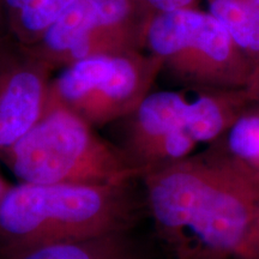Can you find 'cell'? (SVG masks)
Here are the masks:
<instances>
[{
	"label": "cell",
	"mask_w": 259,
	"mask_h": 259,
	"mask_svg": "<svg viewBox=\"0 0 259 259\" xmlns=\"http://www.w3.org/2000/svg\"><path fill=\"white\" fill-rule=\"evenodd\" d=\"M145 206L177 257H235L259 206V174L212 143L141 178Z\"/></svg>",
	"instance_id": "6da1fadb"
},
{
	"label": "cell",
	"mask_w": 259,
	"mask_h": 259,
	"mask_svg": "<svg viewBox=\"0 0 259 259\" xmlns=\"http://www.w3.org/2000/svg\"><path fill=\"white\" fill-rule=\"evenodd\" d=\"M141 180V179H139ZM139 180L106 185L21 183L0 203V259L54 242L136 228Z\"/></svg>",
	"instance_id": "7a4b0ae2"
},
{
	"label": "cell",
	"mask_w": 259,
	"mask_h": 259,
	"mask_svg": "<svg viewBox=\"0 0 259 259\" xmlns=\"http://www.w3.org/2000/svg\"><path fill=\"white\" fill-rule=\"evenodd\" d=\"M244 100L234 90L186 88L151 92L121 121L124 151L141 178L215 143L238 120ZM119 122V121H118Z\"/></svg>",
	"instance_id": "3957f363"
},
{
	"label": "cell",
	"mask_w": 259,
	"mask_h": 259,
	"mask_svg": "<svg viewBox=\"0 0 259 259\" xmlns=\"http://www.w3.org/2000/svg\"><path fill=\"white\" fill-rule=\"evenodd\" d=\"M0 158L21 183L106 185L141 179L118 144L52 102L23 137L0 151Z\"/></svg>",
	"instance_id": "277c9868"
},
{
	"label": "cell",
	"mask_w": 259,
	"mask_h": 259,
	"mask_svg": "<svg viewBox=\"0 0 259 259\" xmlns=\"http://www.w3.org/2000/svg\"><path fill=\"white\" fill-rule=\"evenodd\" d=\"M145 51L186 88L245 89L254 67L219 19L196 6L155 12Z\"/></svg>",
	"instance_id": "5b68a950"
},
{
	"label": "cell",
	"mask_w": 259,
	"mask_h": 259,
	"mask_svg": "<svg viewBox=\"0 0 259 259\" xmlns=\"http://www.w3.org/2000/svg\"><path fill=\"white\" fill-rule=\"evenodd\" d=\"M160 73L162 61L147 51L88 58L64 67L52 78L47 102L97 128L134 113Z\"/></svg>",
	"instance_id": "8992f818"
},
{
	"label": "cell",
	"mask_w": 259,
	"mask_h": 259,
	"mask_svg": "<svg viewBox=\"0 0 259 259\" xmlns=\"http://www.w3.org/2000/svg\"><path fill=\"white\" fill-rule=\"evenodd\" d=\"M154 14L142 0H76L29 47L56 69L97 56L145 51Z\"/></svg>",
	"instance_id": "52a82bcc"
},
{
	"label": "cell",
	"mask_w": 259,
	"mask_h": 259,
	"mask_svg": "<svg viewBox=\"0 0 259 259\" xmlns=\"http://www.w3.org/2000/svg\"><path fill=\"white\" fill-rule=\"evenodd\" d=\"M56 67L8 30L0 34V151L38 121Z\"/></svg>",
	"instance_id": "ba28073f"
},
{
	"label": "cell",
	"mask_w": 259,
	"mask_h": 259,
	"mask_svg": "<svg viewBox=\"0 0 259 259\" xmlns=\"http://www.w3.org/2000/svg\"><path fill=\"white\" fill-rule=\"evenodd\" d=\"M8 259H151L135 228L48 244Z\"/></svg>",
	"instance_id": "9c48e42d"
},
{
	"label": "cell",
	"mask_w": 259,
	"mask_h": 259,
	"mask_svg": "<svg viewBox=\"0 0 259 259\" xmlns=\"http://www.w3.org/2000/svg\"><path fill=\"white\" fill-rule=\"evenodd\" d=\"M76 0H4L6 30L34 46Z\"/></svg>",
	"instance_id": "30bf717a"
},
{
	"label": "cell",
	"mask_w": 259,
	"mask_h": 259,
	"mask_svg": "<svg viewBox=\"0 0 259 259\" xmlns=\"http://www.w3.org/2000/svg\"><path fill=\"white\" fill-rule=\"evenodd\" d=\"M209 12L253 66L259 64V8L252 0H208Z\"/></svg>",
	"instance_id": "8fae6325"
},
{
	"label": "cell",
	"mask_w": 259,
	"mask_h": 259,
	"mask_svg": "<svg viewBox=\"0 0 259 259\" xmlns=\"http://www.w3.org/2000/svg\"><path fill=\"white\" fill-rule=\"evenodd\" d=\"M220 139V147L259 174V105L251 103Z\"/></svg>",
	"instance_id": "7c38bea8"
},
{
	"label": "cell",
	"mask_w": 259,
	"mask_h": 259,
	"mask_svg": "<svg viewBox=\"0 0 259 259\" xmlns=\"http://www.w3.org/2000/svg\"><path fill=\"white\" fill-rule=\"evenodd\" d=\"M236 259H259V206L242 245L235 255Z\"/></svg>",
	"instance_id": "4fadbf2b"
},
{
	"label": "cell",
	"mask_w": 259,
	"mask_h": 259,
	"mask_svg": "<svg viewBox=\"0 0 259 259\" xmlns=\"http://www.w3.org/2000/svg\"><path fill=\"white\" fill-rule=\"evenodd\" d=\"M142 2L154 12H163L192 8V6H196L197 0H142Z\"/></svg>",
	"instance_id": "5bb4252c"
},
{
	"label": "cell",
	"mask_w": 259,
	"mask_h": 259,
	"mask_svg": "<svg viewBox=\"0 0 259 259\" xmlns=\"http://www.w3.org/2000/svg\"><path fill=\"white\" fill-rule=\"evenodd\" d=\"M245 92L247 94L251 103L259 105V64H257L253 67L251 79L248 82L247 87L245 88Z\"/></svg>",
	"instance_id": "9a60e30c"
},
{
	"label": "cell",
	"mask_w": 259,
	"mask_h": 259,
	"mask_svg": "<svg viewBox=\"0 0 259 259\" xmlns=\"http://www.w3.org/2000/svg\"><path fill=\"white\" fill-rule=\"evenodd\" d=\"M176 259H236L235 257H229V255H220L211 253H191L183 255V257H177Z\"/></svg>",
	"instance_id": "2e32d148"
},
{
	"label": "cell",
	"mask_w": 259,
	"mask_h": 259,
	"mask_svg": "<svg viewBox=\"0 0 259 259\" xmlns=\"http://www.w3.org/2000/svg\"><path fill=\"white\" fill-rule=\"evenodd\" d=\"M6 30V21H5V6L4 0H0V34Z\"/></svg>",
	"instance_id": "e0dca14e"
},
{
	"label": "cell",
	"mask_w": 259,
	"mask_h": 259,
	"mask_svg": "<svg viewBox=\"0 0 259 259\" xmlns=\"http://www.w3.org/2000/svg\"><path fill=\"white\" fill-rule=\"evenodd\" d=\"M11 186H12V184L8 183V181H6L4 178L0 177V203H2L3 198H4L6 192H8L9 189Z\"/></svg>",
	"instance_id": "ac0fdd59"
}]
</instances>
